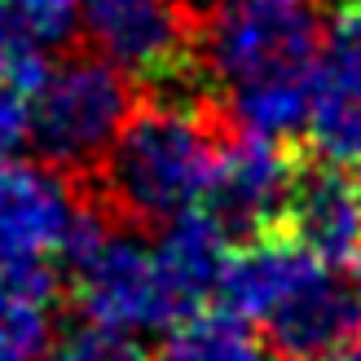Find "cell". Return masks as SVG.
Masks as SVG:
<instances>
[{
    "instance_id": "1",
    "label": "cell",
    "mask_w": 361,
    "mask_h": 361,
    "mask_svg": "<svg viewBox=\"0 0 361 361\" xmlns=\"http://www.w3.org/2000/svg\"><path fill=\"white\" fill-rule=\"evenodd\" d=\"M238 133L225 102H154L150 93L111 141L93 176H84L115 225L159 233L198 207L221 146Z\"/></svg>"
},
{
    "instance_id": "2",
    "label": "cell",
    "mask_w": 361,
    "mask_h": 361,
    "mask_svg": "<svg viewBox=\"0 0 361 361\" xmlns=\"http://www.w3.org/2000/svg\"><path fill=\"white\" fill-rule=\"evenodd\" d=\"M141 97L146 88L93 49H58L31 102V146L40 164L62 176H93Z\"/></svg>"
},
{
    "instance_id": "3",
    "label": "cell",
    "mask_w": 361,
    "mask_h": 361,
    "mask_svg": "<svg viewBox=\"0 0 361 361\" xmlns=\"http://www.w3.org/2000/svg\"><path fill=\"white\" fill-rule=\"evenodd\" d=\"M331 0H216L203 18L207 75L238 88L304 80L322 66Z\"/></svg>"
},
{
    "instance_id": "4",
    "label": "cell",
    "mask_w": 361,
    "mask_h": 361,
    "mask_svg": "<svg viewBox=\"0 0 361 361\" xmlns=\"http://www.w3.org/2000/svg\"><path fill=\"white\" fill-rule=\"evenodd\" d=\"M203 18L198 0H84L80 9L88 49L141 88L207 80Z\"/></svg>"
},
{
    "instance_id": "5",
    "label": "cell",
    "mask_w": 361,
    "mask_h": 361,
    "mask_svg": "<svg viewBox=\"0 0 361 361\" xmlns=\"http://www.w3.org/2000/svg\"><path fill=\"white\" fill-rule=\"evenodd\" d=\"M66 300L80 317L119 331H172L180 322L154 247H146L133 229H111L97 251L66 269Z\"/></svg>"
},
{
    "instance_id": "6",
    "label": "cell",
    "mask_w": 361,
    "mask_h": 361,
    "mask_svg": "<svg viewBox=\"0 0 361 361\" xmlns=\"http://www.w3.org/2000/svg\"><path fill=\"white\" fill-rule=\"evenodd\" d=\"M295 146L300 141L260 137L243 123L221 146L216 168L203 185V198H198V212L225 233L229 247L256 238V233L282 221L295 176Z\"/></svg>"
},
{
    "instance_id": "7",
    "label": "cell",
    "mask_w": 361,
    "mask_h": 361,
    "mask_svg": "<svg viewBox=\"0 0 361 361\" xmlns=\"http://www.w3.org/2000/svg\"><path fill=\"white\" fill-rule=\"evenodd\" d=\"M274 229H286L326 269L353 264L361 251V176L300 141L291 194H286L282 221Z\"/></svg>"
},
{
    "instance_id": "8",
    "label": "cell",
    "mask_w": 361,
    "mask_h": 361,
    "mask_svg": "<svg viewBox=\"0 0 361 361\" xmlns=\"http://www.w3.org/2000/svg\"><path fill=\"white\" fill-rule=\"evenodd\" d=\"M260 326L278 361L361 357V291L339 278V269L317 264Z\"/></svg>"
},
{
    "instance_id": "9",
    "label": "cell",
    "mask_w": 361,
    "mask_h": 361,
    "mask_svg": "<svg viewBox=\"0 0 361 361\" xmlns=\"http://www.w3.org/2000/svg\"><path fill=\"white\" fill-rule=\"evenodd\" d=\"M80 190L40 159H0V264L58 260Z\"/></svg>"
},
{
    "instance_id": "10",
    "label": "cell",
    "mask_w": 361,
    "mask_h": 361,
    "mask_svg": "<svg viewBox=\"0 0 361 361\" xmlns=\"http://www.w3.org/2000/svg\"><path fill=\"white\" fill-rule=\"evenodd\" d=\"M313 269L317 260L286 229H264L229 247L216 282V309L233 313L238 322H264Z\"/></svg>"
},
{
    "instance_id": "11",
    "label": "cell",
    "mask_w": 361,
    "mask_h": 361,
    "mask_svg": "<svg viewBox=\"0 0 361 361\" xmlns=\"http://www.w3.org/2000/svg\"><path fill=\"white\" fill-rule=\"evenodd\" d=\"M225 256H229L225 233L216 229L198 207L185 212V216H176V221L159 233L154 260H159V274H164V286H168L180 322L212 309Z\"/></svg>"
},
{
    "instance_id": "12",
    "label": "cell",
    "mask_w": 361,
    "mask_h": 361,
    "mask_svg": "<svg viewBox=\"0 0 361 361\" xmlns=\"http://www.w3.org/2000/svg\"><path fill=\"white\" fill-rule=\"evenodd\" d=\"M150 361H264V344L225 309H203L176 322Z\"/></svg>"
},
{
    "instance_id": "13",
    "label": "cell",
    "mask_w": 361,
    "mask_h": 361,
    "mask_svg": "<svg viewBox=\"0 0 361 361\" xmlns=\"http://www.w3.org/2000/svg\"><path fill=\"white\" fill-rule=\"evenodd\" d=\"M313 88H317V71L304 80H278V84H256V88H238L229 102L233 119L243 128L260 133V137H278V141H300L313 115Z\"/></svg>"
},
{
    "instance_id": "14",
    "label": "cell",
    "mask_w": 361,
    "mask_h": 361,
    "mask_svg": "<svg viewBox=\"0 0 361 361\" xmlns=\"http://www.w3.org/2000/svg\"><path fill=\"white\" fill-rule=\"evenodd\" d=\"M300 141L309 150H317L322 159L361 176V102L339 93L335 84H326L322 71H317V88H313V115Z\"/></svg>"
},
{
    "instance_id": "15",
    "label": "cell",
    "mask_w": 361,
    "mask_h": 361,
    "mask_svg": "<svg viewBox=\"0 0 361 361\" xmlns=\"http://www.w3.org/2000/svg\"><path fill=\"white\" fill-rule=\"evenodd\" d=\"M49 361H150V357L133 339V331L106 326V322H93V317H75L62 331H53Z\"/></svg>"
},
{
    "instance_id": "16",
    "label": "cell",
    "mask_w": 361,
    "mask_h": 361,
    "mask_svg": "<svg viewBox=\"0 0 361 361\" xmlns=\"http://www.w3.org/2000/svg\"><path fill=\"white\" fill-rule=\"evenodd\" d=\"M53 309L0 291V361H49Z\"/></svg>"
},
{
    "instance_id": "17",
    "label": "cell",
    "mask_w": 361,
    "mask_h": 361,
    "mask_svg": "<svg viewBox=\"0 0 361 361\" xmlns=\"http://www.w3.org/2000/svg\"><path fill=\"white\" fill-rule=\"evenodd\" d=\"M317 71L339 93L361 102V0H335L331 5L326 58H322Z\"/></svg>"
},
{
    "instance_id": "18",
    "label": "cell",
    "mask_w": 361,
    "mask_h": 361,
    "mask_svg": "<svg viewBox=\"0 0 361 361\" xmlns=\"http://www.w3.org/2000/svg\"><path fill=\"white\" fill-rule=\"evenodd\" d=\"M31 93L0 80V159H18L31 146Z\"/></svg>"
},
{
    "instance_id": "19",
    "label": "cell",
    "mask_w": 361,
    "mask_h": 361,
    "mask_svg": "<svg viewBox=\"0 0 361 361\" xmlns=\"http://www.w3.org/2000/svg\"><path fill=\"white\" fill-rule=\"evenodd\" d=\"M353 278H357V291H361V251H357V260H353Z\"/></svg>"
},
{
    "instance_id": "20",
    "label": "cell",
    "mask_w": 361,
    "mask_h": 361,
    "mask_svg": "<svg viewBox=\"0 0 361 361\" xmlns=\"http://www.w3.org/2000/svg\"><path fill=\"white\" fill-rule=\"evenodd\" d=\"M317 361H361V357H317Z\"/></svg>"
}]
</instances>
